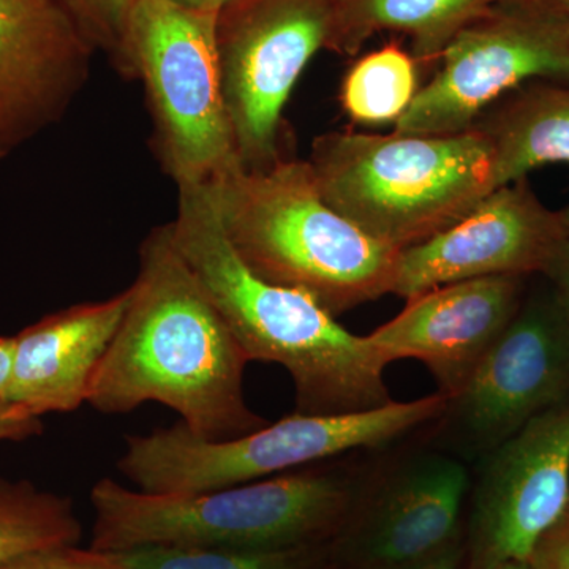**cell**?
I'll return each mask as SVG.
<instances>
[{
	"label": "cell",
	"instance_id": "1",
	"mask_svg": "<svg viewBox=\"0 0 569 569\" xmlns=\"http://www.w3.org/2000/svg\"><path fill=\"white\" fill-rule=\"evenodd\" d=\"M129 291L93 373L89 406L121 415L162 403L204 441L234 440L269 425L246 402V351L179 254L168 223L141 242Z\"/></svg>",
	"mask_w": 569,
	"mask_h": 569
},
{
	"label": "cell",
	"instance_id": "2",
	"mask_svg": "<svg viewBox=\"0 0 569 569\" xmlns=\"http://www.w3.org/2000/svg\"><path fill=\"white\" fill-rule=\"evenodd\" d=\"M179 192L171 239L249 361L290 373L295 413L346 415L392 402L369 337L343 328L312 296L266 282L228 241L208 187Z\"/></svg>",
	"mask_w": 569,
	"mask_h": 569
},
{
	"label": "cell",
	"instance_id": "3",
	"mask_svg": "<svg viewBox=\"0 0 569 569\" xmlns=\"http://www.w3.org/2000/svg\"><path fill=\"white\" fill-rule=\"evenodd\" d=\"M370 475L316 463L276 477L209 492L160 496L112 479L91 490V548L280 550L331 545Z\"/></svg>",
	"mask_w": 569,
	"mask_h": 569
},
{
	"label": "cell",
	"instance_id": "4",
	"mask_svg": "<svg viewBox=\"0 0 569 569\" xmlns=\"http://www.w3.org/2000/svg\"><path fill=\"white\" fill-rule=\"evenodd\" d=\"M206 187L234 252L266 282L312 296L335 317L392 295L402 250L326 203L307 160L239 167Z\"/></svg>",
	"mask_w": 569,
	"mask_h": 569
},
{
	"label": "cell",
	"instance_id": "5",
	"mask_svg": "<svg viewBox=\"0 0 569 569\" xmlns=\"http://www.w3.org/2000/svg\"><path fill=\"white\" fill-rule=\"evenodd\" d=\"M326 203L365 233L406 250L441 233L497 190L488 138L329 132L309 160Z\"/></svg>",
	"mask_w": 569,
	"mask_h": 569
},
{
	"label": "cell",
	"instance_id": "6",
	"mask_svg": "<svg viewBox=\"0 0 569 569\" xmlns=\"http://www.w3.org/2000/svg\"><path fill=\"white\" fill-rule=\"evenodd\" d=\"M448 397L426 396L346 415L290 417L244 437L204 441L178 422L129 436L119 471L148 493L183 496L276 477L359 449H380L436 422Z\"/></svg>",
	"mask_w": 569,
	"mask_h": 569
},
{
	"label": "cell",
	"instance_id": "7",
	"mask_svg": "<svg viewBox=\"0 0 569 569\" xmlns=\"http://www.w3.org/2000/svg\"><path fill=\"white\" fill-rule=\"evenodd\" d=\"M219 13L174 0H138L127 36V78H140L152 144L178 190L211 186L241 167L224 107Z\"/></svg>",
	"mask_w": 569,
	"mask_h": 569
},
{
	"label": "cell",
	"instance_id": "8",
	"mask_svg": "<svg viewBox=\"0 0 569 569\" xmlns=\"http://www.w3.org/2000/svg\"><path fill=\"white\" fill-rule=\"evenodd\" d=\"M335 0H234L219 11L224 107L246 171L284 159L283 108L307 63L328 48Z\"/></svg>",
	"mask_w": 569,
	"mask_h": 569
},
{
	"label": "cell",
	"instance_id": "9",
	"mask_svg": "<svg viewBox=\"0 0 569 569\" xmlns=\"http://www.w3.org/2000/svg\"><path fill=\"white\" fill-rule=\"evenodd\" d=\"M569 400V317L548 284L518 313L433 425L440 451L481 459L527 422Z\"/></svg>",
	"mask_w": 569,
	"mask_h": 569
},
{
	"label": "cell",
	"instance_id": "10",
	"mask_svg": "<svg viewBox=\"0 0 569 569\" xmlns=\"http://www.w3.org/2000/svg\"><path fill=\"white\" fill-rule=\"evenodd\" d=\"M440 70L415 97L395 132L449 134L473 129L501 99L537 80L569 82V18L493 3L456 33Z\"/></svg>",
	"mask_w": 569,
	"mask_h": 569
},
{
	"label": "cell",
	"instance_id": "11",
	"mask_svg": "<svg viewBox=\"0 0 569 569\" xmlns=\"http://www.w3.org/2000/svg\"><path fill=\"white\" fill-rule=\"evenodd\" d=\"M463 520L467 569L529 561L569 511V400L477 460Z\"/></svg>",
	"mask_w": 569,
	"mask_h": 569
},
{
	"label": "cell",
	"instance_id": "12",
	"mask_svg": "<svg viewBox=\"0 0 569 569\" xmlns=\"http://www.w3.org/2000/svg\"><path fill=\"white\" fill-rule=\"evenodd\" d=\"M471 473L448 452H419L369 477L346 527L329 545L339 569H389L463 537Z\"/></svg>",
	"mask_w": 569,
	"mask_h": 569
},
{
	"label": "cell",
	"instance_id": "13",
	"mask_svg": "<svg viewBox=\"0 0 569 569\" xmlns=\"http://www.w3.org/2000/svg\"><path fill=\"white\" fill-rule=\"evenodd\" d=\"M568 241L563 212L546 208L520 179L493 190L458 223L402 250L392 295L407 301L462 280L545 277Z\"/></svg>",
	"mask_w": 569,
	"mask_h": 569
},
{
	"label": "cell",
	"instance_id": "14",
	"mask_svg": "<svg viewBox=\"0 0 569 569\" xmlns=\"http://www.w3.org/2000/svg\"><path fill=\"white\" fill-rule=\"evenodd\" d=\"M92 50L59 0H0V160L66 114Z\"/></svg>",
	"mask_w": 569,
	"mask_h": 569
},
{
	"label": "cell",
	"instance_id": "15",
	"mask_svg": "<svg viewBox=\"0 0 569 569\" xmlns=\"http://www.w3.org/2000/svg\"><path fill=\"white\" fill-rule=\"evenodd\" d=\"M530 277L462 280L407 299L402 312L370 332L385 365L417 359L440 395L466 385L522 305Z\"/></svg>",
	"mask_w": 569,
	"mask_h": 569
},
{
	"label": "cell",
	"instance_id": "16",
	"mask_svg": "<svg viewBox=\"0 0 569 569\" xmlns=\"http://www.w3.org/2000/svg\"><path fill=\"white\" fill-rule=\"evenodd\" d=\"M130 291L41 318L14 336L13 372L3 399L36 417L69 413L88 402L89 388L116 331Z\"/></svg>",
	"mask_w": 569,
	"mask_h": 569
},
{
	"label": "cell",
	"instance_id": "17",
	"mask_svg": "<svg viewBox=\"0 0 569 569\" xmlns=\"http://www.w3.org/2000/svg\"><path fill=\"white\" fill-rule=\"evenodd\" d=\"M475 127L488 138L497 189L545 164H569V82L523 84Z\"/></svg>",
	"mask_w": 569,
	"mask_h": 569
},
{
	"label": "cell",
	"instance_id": "18",
	"mask_svg": "<svg viewBox=\"0 0 569 569\" xmlns=\"http://www.w3.org/2000/svg\"><path fill=\"white\" fill-rule=\"evenodd\" d=\"M492 6V0H335L328 48L355 54L376 33L395 31L413 41L417 61H440L452 37Z\"/></svg>",
	"mask_w": 569,
	"mask_h": 569
},
{
	"label": "cell",
	"instance_id": "19",
	"mask_svg": "<svg viewBox=\"0 0 569 569\" xmlns=\"http://www.w3.org/2000/svg\"><path fill=\"white\" fill-rule=\"evenodd\" d=\"M81 537L70 498L0 478V567L33 550L78 546Z\"/></svg>",
	"mask_w": 569,
	"mask_h": 569
},
{
	"label": "cell",
	"instance_id": "20",
	"mask_svg": "<svg viewBox=\"0 0 569 569\" xmlns=\"http://www.w3.org/2000/svg\"><path fill=\"white\" fill-rule=\"evenodd\" d=\"M417 59L396 44L370 52L348 71L340 102L361 126H387L406 114L419 92Z\"/></svg>",
	"mask_w": 569,
	"mask_h": 569
},
{
	"label": "cell",
	"instance_id": "21",
	"mask_svg": "<svg viewBox=\"0 0 569 569\" xmlns=\"http://www.w3.org/2000/svg\"><path fill=\"white\" fill-rule=\"evenodd\" d=\"M130 569H321L329 545L280 550H228L157 546L122 552Z\"/></svg>",
	"mask_w": 569,
	"mask_h": 569
},
{
	"label": "cell",
	"instance_id": "22",
	"mask_svg": "<svg viewBox=\"0 0 569 569\" xmlns=\"http://www.w3.org/2000/svg\"><path fill=\"white\" fill-rule=\"evenodd\" d=\"M92 47L110 52L112 62L127 73V36L138 0H59Z\"/></svg>",
	"mask_w": 569,
	"mask_h": 569
},
{
	"label": "cell",
	"instance_id": "23",
	"mask_svg": "<svg viewBox=\"0 0 569 569\" xmlns=\"http://www.w3.org/2000/svg\"><path fill=\"white\" fill-rule=\"evenodd\" d=\"M0 569H130L122 552H104L78 546L33 550L7 561Z\"/></svg>",
	"mask_w": 569,
	"mask_h": 569
},
{
	"label": "cell",
	"instance_id": "24",
	"mask_svg": "<svg viewBox=\"0 0 569 569\" xmlns=\"http://www.w3.org/2000/svg\"><path fill=\"white\" fill-rule=\"evenodd\" d=\"M529 565L531 569H569V511L539 539Z\"/></svg>",
	"mask_w": 569,
	"mask_h": 569
},
{
	"label": "cell",
	"instance_id": "25",
	"mask_svg": "<svg viewBox=\"0 0 569 569\" xmlns=\"http://www.w3.org/2000/svg\"><path fill=\"white\" fill-rule=\"evenodd\" d=\"M43 430L40 417L0 397V441H22Z\"/></svg>",
	"mask_w": 569,
	"mask_h": 569
},
{
	"label": "cell",
	"instance_id": "26",
	"mask_svg": "<svg viewBox=\"0 0 569 569\" xmlns=\"http://www.w3.org/2000/svg\"><path fill=\"white\" fill-rule=\"evenodd\" d=\"M389 569H467L463 537L456 539L448 548L438 550L437 553H432V556L426 557V559Z\"/></svg>",
	"mask_w": 569,
	"mask_h": 569
},
{
	"label": "cell",
	"instance_id": "27",
	"mask_svg": "<svg viewBox=\"0 0 569 569\" xmlns=\"http://www.w3.org/2000/svg\"><path fill=\"white\" fill-rule=\"evenodd\" d=\"M545 277L552 284L569 317V241Z\"/></svg>",
	"mask_w": 569,
	"mask_h": 569
},
{
	"label": "cell",
	"instance_id": "28",
	"mask_svg": "<svg viewBox=\"0 0 569 569\" xmlns=\"http://www.w3.org/2000/svg\"><path fill=\"white\" fill-rule=\"evenodd\" d=\"M14 348H17L14 337H0V397L9 387L11 372H13Z\"/></svg>",
	"mask_w": 569,
	"mask_h": 569
},
{
	"label": "cell",
	"instance_id": "29",
	"mask_svg": "<svg viewBox=\"0 0 569 569\" xmlns=\"http://www.w3.org/2000/svg\"><path fill=\"white\" fill-rule=\"evenodd\" d=\"M492 2L530 7V9L549 11V13H557L569 18V0H492Z\"/></svg>",
	"mask_w": 569,
	"mask_h": 569
},
{
	"label": "cell",
	"instance_id": "30",
	"mask_svg": "<svg viewBox=\"0 0 569 569\" xmlns=\"http://www.w3.org/2000/svg\"><path fill=\"white\" fill-rule=\"evenodd\" d=\"M174 2L181 3L183 7H189V9L213 11V13H219L220 10H223L224 7L230 6V3L234 2V0H174Z\"/></svg>",
	"mask_w": 569,
	"mask_h": 569
},
{
	"label": "cell",
	"instance_id": "31",
	"mask_svg": "<svg viewBox=\"0 0 569 569\" xmlns=\"http://www.w3.org/2000/svg\"><path fill=\"white\" fill-rule=\"evenodd\" d=\"M496 569H531L529 561H507Z\"/></svg>",
	"mask_w": 569,
	"mask_h": 569
},
{
	"label": "cell",
	"instance_id": "32",
	"mask_svg": "<svg viewBox=\"0 0 569 569\" xmlns=\"http://www.w3.org/2000/svg\"><path fill=\"white\" fill-rule=\"evenodd\" d=\"M561 212H563L565 222H567V224H568V230H569V208H568V209H565V211H561Z\"/></svg>",
	"mask_w": 569,
	"mask_h": 569
},
{
	"label": "cell",
	"instance_id": "33",
	"mask_svg": "<svg viewBox=\"0 0 569 569\" xmlns=\"http://www.w3.org/2000/svg\"><path fill=\"white\" fill-rule=\"evenodd\" d=\"M321 569H339V568L335 567V565H332V561H331V560H329V563H328V565H326V567H323V568H321Z\"/></svg>",
	"mask_w": 569,
	"mask_h": 569
}]
</instances>
